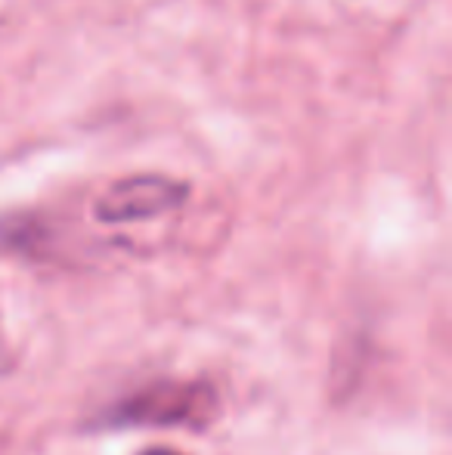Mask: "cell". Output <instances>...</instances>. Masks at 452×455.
Segmentation results:
<instances>
[{
	"label": "cell",
	"mask_w": 452,
	"mask_h": 455,
	"mask_svg": "<svg viewBox=\"0 0 452 455\" xmlns=\"http://www.w3.org/2000/svg\"><path fill=\"white\" fill-rule=\"evenodd\" d=\"M218 394L202 381H158L103 409L97 427H205L218 415Z\"/></svg>",
	"instance_id": "1"
},
{
	"label": "cell",
	"mask_w": 452,
	"mask_h": 455,
	"mask_svg": "<svg viewBox=\"0 0 452 455\" xmlns=\"http://www.w3.org/2000/svg\"><path fill=\"white\" fill-rule=\"evenodd\" d=\"M186 198V186L162 174H139L112 183L97 202V220L139 223L177 211Z\"/></svg>",
	"instance_id": "2"
},
{
	"label": "cell",
	"mask_w": 452,
	"mask_h": 455,
	"mask_svg": "<svg viewBox=\"0 0 452 455\" xmlns=\"http://www.w3.org/2000/svg\"><path fill=\"white\" fill-rule=\"evenodd\" d=\"M143 455H183V452H177V450H168V446H155V450H146Z\"/></svg>",
	"instance_id": "3"
}]
</instances>
